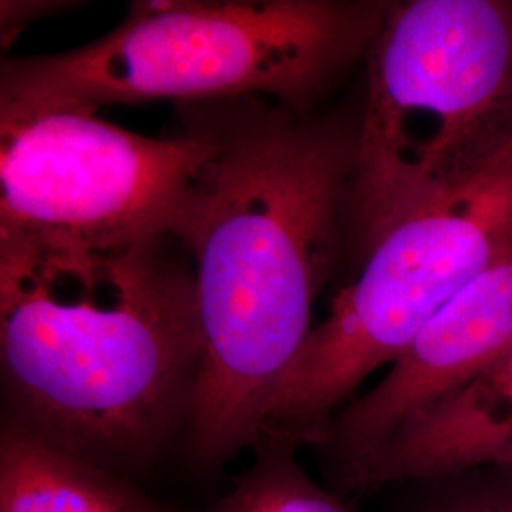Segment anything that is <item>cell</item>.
Here are the masks:
<instances>
[{
    "label": "cell",
    "mask_w": 512,
    "mask_h": 512,
    "mask_svg": "<svg viewBox=\"0 0 512 512\" xmlns=\"http://www.w3.org/2000/svg\"><path fill=\"white\" fill-rule=\"evenodd\" d=\"M0 512H175L112 475L2 423Z\"/></svg>",
    "instance_id": "cell-9"
},
{
    "label": "cell",
    "mask_w": 512,
    "mask_h": 512,
    "mask_svg": "<svg viewBox=\"0 0 512 512\" xmlns=\"http://www.w3.org/2000/svg\"><path fill=\"white\" fill-rule=\"evenodd\" d=\"M512 344V249L459 291L389 372L330 421L323 444L349 471L408 421L446 401Z\"/></svg>",
    "instance_id": "cell-7"
},
{
    "label": "cell",
    "mask_w": 512,
    "mask_h": 512,
    "mask_svg": "<svg viewBox=\"0 0 512 512\" xmlns=\"http://www.w3.org/2000/svg\"><path fill=\"white\" fill-rule=\"evenodd\" d=\"M213 133L181 241L196 270L200 378L184 448L222 467L262 439L348 241L359 114L264 97L192 103Z\"/></svg>",
    "instance_id": "cell-1"
},
{
    "label": "cell",
    "mask_w": 512,
    "mask_h": 512,
    "mask_svg": "<svg viewBox=\"0 0 512 512\" xmlns=\"http://www.w3.org/2000/svg\"><path fill=\"white\" fill-rule=\"evenodd\" d=\"M389 2L156 0L69 52L8 57L0 112L264 97L313 112L363 59Z\"/></svg>",
    "instance_id": "cell-3"
},
{
    "label": "cell",
    "mask_w": 512,
    "mask_h": 512,
    "mask_svg": "<svg viewBox=\"0 0 512 512\" xmlns=\"http://www.w3.org/2000/svg\"><path fill=\"white\" fill-rule=\"evenodd\" d=\"M74 6H82V2H73V0H2L0 2L2 50L6 52L18 40L19 35L23 33V29L29 23L67 12Z\"/></svg>",
    "instance_id": "cell-12"
},
{
    "label": "cell",
    "mask_w": 512,
    "mask_h": 512,
    "mask_svg": "<svg viewBox=\"0 0 512 512\" xmlns=\"http://www.w3.org/2000/svg\"><path fill=\"white\" fill-rule=\"evenodd\" d=\"M152 139L78 109L0 112V241L112 247L181 238L213 133L192 103Z\"/></svg>",
    "instance_id": "cell-6"
},
{
    "label": "cell",
    "mask_w": 512,
    "mask_h": 512,
    "mask_svg": "<svg viewBox=\"0 0 512 512\" xmlns=\"http://www.w3.org/2000/svg\"><path fill=\"white\" fill-rule=\"evenodd\" d=\"M512 469V344L475 382L408 421L346 471L355 488Z\"/></svg>",
    "instance_id": "cell-8"
},
{
    "label": "cell",
    "mask_w": 512,
    "mask_h": 512,
    "mask_svg": "<svg viewBox=\"0 0 512 512\" xmlns=\"http://www.w3.org/2000/svg\"><path fill=\"white\" fill-rule=\"evenodd\" d=\"M512 249V147L486 173L397 222L330 302L275 391L260 440L321 442L357 387L393 365L476 275Z\"/></svg>",
    "instance_id": "cell-5"
},
{
    "label": "cell",
    "mask_w": 512,
    "mask_h": 512,
    "mask_svg": "<svg viewBox=\"0 0 512 512\" xmlns=\"http://www.w3.org/2000/svg\"><path fill=\"white\" fill-rule=\"evenodd\" d=\"M255 465L236 488L203 512H349L294 458L296 444L260 440Z\"/></svg>",
    "instance_id": "cell-10"
},
{
    "label": "cell",
    "mask_w": 512,
    "mask_h": 512,
    "mask_svg": "<svg viewBox=\"0 0 512 512\" xmlns=\"http://www.w3.org/2000/svg\"><path fill=\"white\" fill-rule=\"evenodd\" d=\"M420 512H512V469L463 482L429 499Z\"/></svg>",
    "instance_id": "cell-11"
},
{
    "label": "cell",
    "mask_w": 512,
    "mask_h": 512,
    "mask_svg": "<svg viewBox=\"0 0 512 512\" xmlns=\"http://www.w3.org/2000/svg\"><path fill=\"white\" fill-rule=\"evenodd\" d=\"M200 366L196 270L177 236L0 241L4 425L129 478L183 439Z\"/></svg>",
    "instance_id": "cell-2"
},
{
    "label": "cell",
    "mask_w": 512,
    "mask_h": 512,
    "mask_svg": "<svg viewBox=\"0 0 512 512\" xmlns=\"http://www.w3.org/2000/svg\"><path fill=\"white\" fill-rule=\"evenodd\" d=\"M512 147V0L389 2L365 55L348 241L473 183Z\"/></svg>",
    "instance_id": "cell-4"
}]
</instances>
